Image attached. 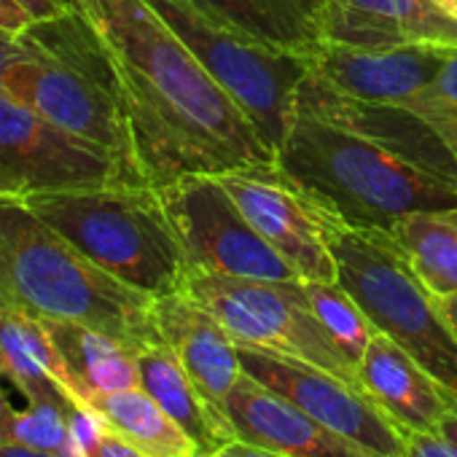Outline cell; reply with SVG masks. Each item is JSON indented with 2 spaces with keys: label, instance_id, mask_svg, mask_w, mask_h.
Instances as JSON below:
<instances>
[{
  "label": "cell",
  "instance_id": "obj_1",
  "mask_svg": "<svg viewBox=\"0 0 457 457\" xmlns=\"http://www.w3.org/2000/svg\"><path fill=\"white\" fill-rule=\"evenodd\" d=\"M119 71L135 156L151 186L275 162L235 103L145 0H71Z\"/></svg>",
  "mask_w": 457,
  "mask_h": 457
},
{
  "label": "cell",
  "instance_id": "obj_2",
  "mask_svg": "<svg viewBox=\"0 0 457 457\" xmlns=\"http://www.w3.org/2000/svg\"><path fill=\"white\" fill-rule=\"evenodd\" d=\"M0 262L17 307L41 320L89 326L135 353L162 342L156 299L97 267L14 194H0Z\"/></svg>",
  "mask_w": 457,
  "mask_h": 457
},
{
  "label": "cell",
  "instance_id": "obj_3",
  "mask_svg": "<svg viewBox=\"0 0 457 457\" xmlns=\"http://www.w3.org/2000/svg\"><path fill=\"white\" fill-rule=\"evenodd\" d=\"M275 162L318 210L358 228L390 232L411 212L457 207V180L310 113H296Z\"/></svg>",
  "mask_w": 457,
  "mask_h": 457
},
{
  "label": "cell",
  "instance_id": "obj_4",
  "mask_svg": "<svg viewBox=\"0 0 457 457\" xmlns=\"http://www.w3.org/2000/svg\"><path fill=\"white\" fill-rule=\"evenodd\" d=\"M22 44L25 54L9 68L0 89L60 129L108 151L148 183L137 167L119 71L89 20L68 4L62 14L22 30Z\"/></svg>",
  "mask_w": 457,
  "mask_h": 457
},
{
  "label": "cell",
  "instance_id": "obj_5",
  "mask_svg": "<svg viewBox=\"0 0 457 457\" xmlns=\"http://www.w3.org/2000/svg\"><path fill=\"white\" fill-rule=\"evenodd\" d=\"M22 199L87 259L127 286L154 299L183 288L188 264L156 186L119 183Z\"/></svg>",
  "mask_w": 457,
  "mask_h": 457
},
{
  "label": "cell",
  "instance_id": "obj_6",
  "mask_svg": "<svg viewBox=\"0 0 457 457\" xmlns=\"http://www.w3.org/2000/svg\"><path fill=\"white\" fill-rule=\"evenodd\" d=\"M323 232L337 280L374 328L409 353L457 406V337L390 232L358 228L328 212Z\"/></svg>",
  "mask_w": 457,
  "mask_h": 457
},
{
  "label": "cell",
  "instance_id": "obj_7",
  "mask_svg": "<svg viewBox=\"0 0 457 457\" xmlns=\"http://www.w3.org/2000/svg\"><path fill=\"white\" fill-rule=\"evenodd\" d=\"M145 4L191 49L204 71L235 97L278 159L296 119V95L310 71V60L248 38L204 14L191 0H145Z\"/></svg>",
  "mask_w": 457,
  "mask_h": 457
},
{
  "label": "cell",
  "instance_id": "obj_8",
  "mask_svg": "<svg viewBox=\"0 0 457 457\" xmlns=\"http://www.w3.org/2000/svg\"><path fill=\"white\" fill-rule=\"evenodd\" d=\"M180 291L207 307L237 345L307 361L361 387L358 369L345 358L315 318L302 280L272 283L215 272H186Z\"/></svg>",
  "mask_w": 457,
  "mask_h": 457
},
{
  "label": "cell",
  "instance_id": "obj_9",
  "mask_svg": "<svg viewBox=\"0 0 457 457\" xmlns=\"http://www.w3.org/2000/svg\"><path fill=\"white\" fill-rule=\"evenodd\" d=\"M180 240L188 272L294 283L302 275L256 232L212 172H191L156 186Z\"/></svg>",
  "mask_w": 457,
  "mask_h": 457
},
{
  "label": "cell",
  "instance_id": "obj_10",
  "mask_svg": "<svg viewBox=\"0 0 457 457\" xmlns=\"http://www.w3.org/2000/svg\"><path fill=\"white\" fill-rule=\"evenodd\" d=\"M0 167L20 196L143 183L116 156L60 129L6 89H0Z\"/></svg>",
  "mask_w": 457,
  "mask_h": 457
},
{
  "label": "cell",
  "instance_id": "obj_11",
  "mask_svg": "<svg viewBox=\"0 0 457 457\" xmlns=\"http://www.w3.org/2000/svg\"><path fill=\"white\" fill-rule=\"evenodd\" d=\"M237 350L248 377L283 395L312 420L379 457H406L403 433L361 387L291 355L248 345H237Z\"/></svg>",
  "mask_w": 457,
  "mask_h": 457
},
{
  "label": "cell",
  "instance_id": "obj_12",
  "mask_svg": "<svg viewBox=\"0 0 457 457\" xmlns=\"http://www.w3.org/2000/svg\"><path fill=\"white\" fill-rule=\"evenodd\" d=\"M215 175L256 232L302 275V280H337V264L323 232V212L278 162Z\"/></svg>",
  "mask_w": 457,
  "mask_h": 457
},
{
  "label": "cell",
  "instance_id": "obj_13",
  "mask_svg": "<svg viewBox=\"0 0 457 457\" xmlns=\"http://www.w3.org/2000/svg\"><path fill=\"white\" fill-rule=\"evenodd\" d=\"M296 113H310L339 129L355 132L428 172L457 180V156L438 132L409 108L350 97L307 71L296 95Z\"/></svg>",
  "mask_w": 457,
  "mask_h": 457
},
{
  "label": "cell",
  "instance_id": "obj_14",
  "mask_svg": "<svg viewBox=\"0 0 457 457\" xmlns=\"http://www.w3.org/2000/svg\"><path fill=\"white\" fill-rule=\"evenodd\" d=\"M452 52L457 49H353L326 41L310 57V73L350 97L409 108L417 95L438 76Z\"/></svg>",
  "mask_w": 457,
  "mask_h": 457
},
{
  "label": "cell",
  "instance_id": "obj_15",
  "mask_svg": "<svg viewBox=\"0 0 457 457\" xmlns=\"http://www.w3.org/2000/svg\"><path fill=\"white\" fill-rule=\"evenodd\" d=\"M323 36L353 49H457V17L438 0H323Z\"/></svg>",
  "mask_w": 457,
  "mask_h": 457
},
{
  "label": "cell",
  "instance_id": "obj_16",
  "mask_svg": "<svg viewBox=\"0 0 457 457\" xmlns=\"http://www.w3.org/2000/svg\"><path fill=\"white\" fill-rule=\"evenodd\" d=\"M154 315L162 342L175 353L212 411L228 422L226 401L243 377L237 342L207 307L186 291L159 296L154 302Z\"/></svg>",
  "mask_w": 457,
  "mask_h": 457
},
{
  "label": "cell",
  "instance_id": "obj_17",
  "mask_svg": "<svg viewBox=\"0 0 457 457\" xmlns=\"http://www.w3.org/2000/svg\"><path fill=\"white\" fill-rule=\"evenodd\" d=\"M226 414L237 441L264 446L286 457H379L353 438L312 420L245 371L235 390L228 393Z\"/></svg>",
  "mask_w": 457,
  "mask_h": 457
},
{
  "label": "cell",
  "instance_id": "obj_18",
  "mask_svg": "<svg viewBox=\"0 0 457 457\" xmlns=\"http://www.w3.org/2000/svg\"><path fill=\"white\" fill-rule=\"evenodd\" d=\"M358 379L363 393L401 433H436L438 422L452 409L441 385L379 331L358 363Z\"/></svg>",
  "mask_w": 457,
  "mask_h": 457
},
{
  "label": "cell",
  "instance_id": "obj_19",
  "mask_svg": "<svg viewBox=\"0 0 457 457\" xmlns=\"http://www.w3.org/2000/svg\"><path fill=\"white\" fill-rule=\"evenodd\" d=\"M191 4L264 46L307 60L326 44L323 0H191Z\"/></svg>",
  "mask_w": 457,
  "mask_h": 457
},
{
  "label": "cell",
  "instance_id": "obj_20",
  "mask_svg": "<svg viewBox=\"0 0 457 457\" xmlns=\"http://www.w3.org/2000/svg\"><path fill=\"white\" fill-rule=\"evenodd\" d=\"M0 347L6 355L9 382L25 401L52 398L84 406L41 318L20 307H0Z\"/></svg>",
  "mask_w": 457,
  "mask_h": 457
},
{
  "label": "cell",
  "instance_id": "obj_21",
  "mask_svg": "<svg viewBox=\"0 0 457 457\" xmlns=\"http://www.w3.org/2000/svg\"><path fill=\"white\" fill-rule=\"evenodd\" d=\"M137 369L140 387L194 438L202 457L237 438L232 425L212 411V406L204 401V395L196 390V385L164 342L140 350Z\"/></svg>",
  "mask_w": 457,
  "mask_h": 457
},
{
  "label": "cell",
  "instance_id": "obj_22",
  "mask_svg": "<svg viewBox=\"0 0 457 457\" xmlns=\"http://www.w3.org/2000/svg\"><path fill=\"white\" fill-rule=\"evenodd\" d=\"M44 326L84 406L92 395L140 387L137 353L124 342L79 323L44 320Z\"/></svg>",
  "mask_w": 457,
  "mask_h": 457
},
{
  "label": "cell",
  "instance_id": "obj_23",
  "mask_svg": "<svg viewBox=\"0 0 457 457\" xmlns=\"http://www.w3.org/2000/svg\"><path fill=\"white\" fill-rule=\"evenodd\" d=\"M87 409L145 457H199L194 438L143 387L92 395Z\"/></svg>",
  "mask_w": 457,
  "mask_h": 457
},
{
  "label": "cell",
  "instance_id": "obj_24",
  "mask_svg": "<svg viewBox=\"0 0 457 457\" xmlns=\"http://www.w3.org/2000/svg\"><path fill=\"white\" fill-rule=\"evenodd\" d=\"M390 237L433 296L457 294V207L401 218Z\"/></svg>",
  "mask_w": 457,
  "mask_h": 457
},
{
  "label": "cell",
  "instance_id": "obj_25",
  "mask_svg": "<svg viewBox=\"0 0 457 457\" xmlns=\"http://www.w3.org/2000/svg\"><path fill=\"white\" fill-rule=\"evenodd\" d=\"M73 403L65 401H28L25 409L12 406L6 393L0 390V441L20 444L38 454L54 457H87L71 428Z\"/></svg>",
  "mask_w": 457,
  "mask_h": 457
},
{
  "label": "cell",
  "instance_id": "obj_26",
  "mask_svg": "<svg viewBox=\"0 0 457 457\" xmlns=\"http://www.w3.org/2000/svg\"><path fill=\"white\" fill-rule=\"evenodd\" d=\"M307 302L326 328V334L334 339V345L345 353V358L358 369L369 342L374 339L377 328L361 310V304L347 294V288L334 280H302Z\"/></svg>",
  "mask_w": 457,
  "mask_h": 457
},
{
  "label": "cell",
  "instance_id": "obj_27",
  "mask_svg": "<svg viewBox=\"0 0 457 457\" xmlns=\"http://www.w3.org/2000/svg\"><path fill=\"white\" fill-rule=\"evenodd\" d=\"M409 111L422 116L457 156V52L449 54L438 76L417 95Z\"/></svg>",
  "mask_w": 457,
  "mask_h": 457
},
{
  "label": "cell",
  "instance_id": "obj_28",
  "mask_svg": "<svg viewBox=\"0 0 457 457\" xmlns=\"http://www.w3.org/2000/svg\"><path fill=\"white\" fill-rule=\"evenodd\" d=\"M71 428L73 436L87 457H145L127 441H121L116 433H111L103 420L89 411L87 406H73L71 409Z\"/></svg>",
  "mask_w": 457,
  "mask_h": 457
},
{
  "label": "cell",
  "instance_id": "obj_29",
  "mask_svg": "<svg viewBox=\"0 0 457 457\" xmlns=\"http://www.w3.org/2000/svg\"><path fill=\"white\" fill-rule=\"evenodd\" d=\"M406 457H457V446L438 433H403Z\"/></svg>",
  "mask_w": 457,
  "mask_h": 457
},
{
  "label": "cell",
  "instance_id": "obj_30",
  "mask_svg": "<svg viewBox=\"0 0 457 457\" xmlns=\"http://www.w3.org/2000/svg\"><path fill=\"white\" fill-rule=\"evenodd\" d=\"M36 20L17 4V0H0V33H22Z\"/></svg>",
  "mask_w": 457,
  "mask_h": 457
},
{
  "label": "cell",
  "instance_id": "obj_31",
  "mask_svg": "<svg viewBox=\"0 0 457 457\" xmlns=\"http://www.w3.org/2000/svg\"><path fill=\"white\" fill-rule=\"evenodd\" d=\"M22 54H25L22 33H0V84H4V76Z\"/></svg>",
  "mask_w": 457,
  "mask_h": 457
},
{
  "label": "cell",
  "instance_id": "obj_32",
  "mask_svg": "<svg viewBox=\"0 0 457 457\" xmlns=\"http://www.w3.org/2000/svg\"><path fill=\"white\" fill-rule=\"evenodd\" d=\"M207 457H286V454L272 452V449H264V446H253V444H245V441H237L235 438V441H228L226 446H220L218 452H212Z\"/></svg>",
  "mask_w": 457,
  "mask_h": 457
},
{
  "label": "cell",
  "instance_id": "obj_33",
  "mask_svg": "<svg viewBox=\"0 0 457 457\" xmlns=\"http://www.w3.org/2000/svg\"><path fill=\"white\" fill-rule=\"evenodd\" d=\"M17 4H20L36 22H41V20H52V17L62 14V12L68 9L71 0H17Z\"/></svg>",
  "mask_w": 457,
  "mask_h": 457
},
{
  "label": "cell",
  "instance_id": "obj_34",
  "mask_svg": "<svg viewBox=\"0 0 457 457\" xmlns=\"http://www.w3.org/2000/svg\"><path fill=\"white\" fill-rule=\"evenodd\" d=\"M441 438H446L449 444H454L457 446V406H452L446 414H444V420L438 422V430H436Z\"/></svg>",
  "mask_w": 457,
  "mask_h": 457
},
{
  "label": "cell",
  "instance_id": "obj_35",
  "mask_svg": "<svg viewBox=\"0 0 457 457\" xmlns=\"http://www.w3.org/2000/svg\"><path fill=\"white\" fill-rule=\"evenodd\" d=\"M436 302H438L441 315L446 318V323L452 326V331L457 337V294H452V296H436Z\"/></svg>",
  "mask_w": 457,
  "mask_h": 457
},
{
  "label": "cell",
  "instance_id": "obj_36",
  "mask_svg": "<svg viewBox=\"0 0 457 457\" xmlns=\"http://www.w3.org/2000/svg\"><path fill=\"white\" fill-rule=\"evenodd\" d=\"M0 307H17L9 278H6V270H4V262H0Z\"/></svg>",
  "mask_w": 457,
  "mask_h": 457
},
{
  "label": "cell",
  "instance_id": "obj_37",
  "mask_svg": "<svg viewBox=\"0 0 457 457\" xmlns=\"http://www.w3.org/2000/svg\"><path fill=\"white\" fill-rule=\"evenodd\" d=\"M0 457H41L38 452L33 449H25L20 444H6V441H0Z\"/></svg>",
  "mask_w": 457,
  "mask_h": 457
},
{
  "label": "cell",
  "instance_id": "obj_38",
  "mask_svg": "<svg viewBox=\"0 0 457 457\" xmlns=\"http://www.w3.org/2000/svg\"><path fill=\"white\" fill-rule=\"evenodd\" d=\"M0 194H14V196H20V191H17L14 180L4 172V167H0Z\"/></svg>",
  "mask_w": 457,
  "mask_h": 457
},
{
  "label": "cell",
  "instance_id": "obj_39",
  "mask_svg": "<svg viewBox=\"0 0 457 457\" xmlns=\"http://www.w3.org/2000/svg\"><path fill=\"white\" fill-rule=\"evenodd\" d=\"M0 379H9V366H6V355H4V347H0Z\"/></svg>",
  "mask_w": 457,
  "mask_h": 457
},
{
  "label": "cell",
  "instance_id": "obj_40",
  "mask_svg": "<svg viewBox=\"0 0 457 457\" xmlns=\"http://www.w3.org/2000/svg\"><path fill=\"white\" fill-rule=\"evenodd\" d=\"M438 4H441L452 17H457V0H438Z\"/></svg>",
  "mask_w": 457,
  "mask_h": 457
},
{
  "label": "cell",
  "instance_id": "obj_41",
  "mask_svg": "<svg viewBox=\"0 0 457 457\" xmlns=\"http://www.w3.org/2000/svg\"><path fill=\"white\" fill-rule=\"evenodd\" d=\"M41 457H54V454H41Z\"/></svg>",
  "mask_w": 457,
  "mask_h": 457
}]
</instances>
